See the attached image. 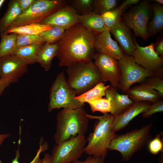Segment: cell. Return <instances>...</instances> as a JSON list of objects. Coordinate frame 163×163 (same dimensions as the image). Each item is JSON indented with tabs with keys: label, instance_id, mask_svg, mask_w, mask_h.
<instances>
[{
	"label": "cell",
	"instance_id": "obj_1",
	"mask_svg": "<svg viewBox=\"0 0 163 163\" xmlns=\"http://www.w3.org/2000/svg\"><path fill=\"white\" fill-rule=\"evenodd\" d=\"M95 36L80 23L66 30L58 42L56 56L59 66L68 67L77 63L92 61Z\"/></svg>",
	"mask_w": 163,
	"mask_h": 163
},
{
	"label": "cell",
	"instance_id": "obj_2",
	"mask_svg": "<svg viewBox=\"0 0 163 163\" xmlns=\"http://www.w3.org/2000/svg\"><path fill=\"white\" fill-rule=\"evenodd\" d=\"M83 107L63 108L56 116V127L54 136L58 145L79 135H84L87 131L90 120L85 116Z\"/></svg>",
	"mask_w": 163,
	"mask_h": 163
},
{
	"label": "cell",
	"instance_id": "obj_3",
	"mask_svg": "<svg viewBox=\"0 0 163 163\" xmlns=\"http://www.w3.org/2000/svg\"><path fill=\"white\" fill-rule=\"evenodd\" d=\"M85 116L89 119H96L98 121L94 132L90 135L84 152L89 156L105 158L112 141L118 136L111 127L115 117L108 113L97 116L86 113Z\"/></svg>",
	"mask_w": 163,
	"mask_h": 163
},
{
	"label": "cell",
	"instance_id": "obj_4",
	"mask_svg": "<svg viewBox=\"0 0 163 163\" xmlns=\"http://www.w3.org/2000/svg\"><path fill=\"white\" fill-rule=\"evenodd\" d=\"M152 124L151 123L139 129L118 135L112 141L109 150L118 151L123 161H129L135 153L142 149L152 140L150 131Z\"/></svg>",
	"mask_w": 163,
	"mask_h": 163
},
{
	"label": "cell",
	"instance_id": "obj_5",
	"mask_svg": "<svg viewBox=\"0 0 163 163\" xmlns=\"http://www.w3.org/2000/svg\"><path fill=\"white\" fill-rule=\"evenodd\" d=\"M67 82L76 95H79L102 82L101 73L93 61L77 63L67 67Z\"/></svg>",
	"mask_w": 163,
	"mask_h": 163
},
{
	"label": "cell",
	"instance_id": "obj_6",
	"mask_svg": "<svg viewBox=\"0 0 163 163\" xmlns=\"http://www.w3.org/2000/svg\"><path fill=\"white\" fill-rule=\"evenodd\" d=\"M76 96L68 85L63 70L58 74L50 88L48 111L61 108L74 109L83 107L84 104L76 99Z\"/></svg>",
	"mask_w": 163,
	"mask_h": 163
},
{
	"label": "cell",
	"instance_id": "obj_7",
	"mask_svg": "<svg viewBox=\"0 0 163 163\" xmlns=\"http://www.w3.org/2000/svg\"><path fill=\"white\" fill-rule=\"evenodd\" d=\"M67 4V0H36L27 10L17 17L5 32L13 27L40 24L46 18Z\"/></svg>",
	"mask_w": 163,
	"mask_h": 163
},
{
	"label": "cell",
	"instance_id": "obj_8",
	"mask_svg": "<svg viewBox=\"0 0 163 163\" xmlns=\"http://www.w3.org/2000/svg\"><path fill=\"white\" fill-rule=\"evenodd\" d=\"M152 11L151 1L142 0L129 11L122 14L121 19L129 28L133 30L136 37H139L147 41L149 37L147 28Z\"/></svg>",
	"mask_w": 163,
	"mask_h": 163
},
{
	"label": "cell",
	"instance_id": "obj_9",
	"mask_svg": "<svg viewBox=\"0 0 163 163\" xmlns=\"http://www.w3.org/2000/svg\"><path fill=\"white\" fill-rule=\"evenodd\" d=\"M120 75L117 88L127 93L132 85L141 84L151 76L142 67L137 64L132 56L124 54L117 60Z\"/></svg>",
	"mask_w": 163,
	"mask_h": 163
},
{
	"label": "cell",
	"instance_id": "obj_10",
	"mask_svg": "<svg viewBox=\"0 0 163 163\" xmlns=\"http://www.w3.org/2000/svg\"><path fill=\"white\" fill-rule=\"evenodd\" d=\"M86 140L84 135H79L53 148L51 163H69L78 160L84 152Z\"/></svg>",
	"mask_w": 163,
	"mask_h": 163
},
{
	"label": "cell",
	"instance_id": "obj_11",
	"mask_svg": "<svg viewBox=\"0 0 163 163\" xmlns=\"http://www.w3.org/2000/svg\"><path fill=\"white\" fill-rule=\"evenodd\" d=\"M136 48L132 53L133 57L136 63L143 68L152 76L163 78V59L155 52L153 43L143 47L134 39Z\"/></svg>",
	"mask_w": 163,
	"mask_h": 163
},
{
	"label": "cell",
	"instance_id": "obj_12",
	"mask_svg": "<svg viewBox=\"0 0 163 163\" xmlns=\"http://www.w3.org/2000/svg\"><path fill=\"white\" fill-rule=\"evenodd\" d=\"M28 64L17 56L11 54L0 58V78L11 83L18 82L27 72Z\"/></svg>",
	"mask_w": 163,
	"mask_h": 163
},
{
	"label": "cell",
	"instance_id": "obj_13",
	"mask_svg": "<svg viewBox=\"0 0 163 163\" xmlns=\"http://www.w3.org/2000/svg\"><path fill=\"white\" fill-rule=\"evenodd\" d=\"M93 59L101 73L102 82H109L111 86L117 88L120 78L118 61L108 55L97 52Z\"/></svg>",
	"mask_w": 163,
	"mask_h": 163
},
{
	"label": "cell",
	"instance_id": "obj_14",
	"mask_svg": "<svg viewBox=\"0 0 163 163\" xmlns=\"http://www.w3.org/2000/svg\"><path fill=\"white\" fill-rule=\"evenodd\" d=\"M78 14L67 4L46 18L40 24L66 30L80 23Z\"/></svg>",
	"mask_w": 163,
	"mask_h": 163
},
{
	"label": "cell",
	"instance_id": "obj_15",
	"mask_svg": "<svg viewBox=\"0 0 163 163\" xmlns=\"http://www.w3.org/2000/svg\"><path fill=\"white\" fill-rule=\"evenodd\" d=\"M151 102L139 101L134 103L121 113L115 117L111 125V129L114 133L124 128L134 117L146 112Z\"/></svg>",
	"mask_w": 163,
	"mask_h": 163
},
{
	"label": "cell",
	"instance_id": "obj_16",
	"mask_svg": "<svg viewBox=\"0 0 163 163\" xmlns=\"http://www.w3.org/2000/svg\"><path fill=\"white\" fill-rule=\"evenodd\" d=\"M94 47L97 52L108 55L117 60L124 54L117 42L112 38L109 30L96 35Z\"/></svg>",
	"mask_w": 163,
	"mask_h": 163
},
{
	"label": "cell",
	"instance_id": "obj_17",
	"mask_svg": "<svg viewBox=\"0 0 163 163\" xmlns=\"http://www.w3.org/2000/svg\"><path fill=\"white\" fill-rule=\"evenodd\" d=\"M124 54L131 56L136 48L130 29L121 19L117 25L109 30Z\"/></svg>",
	"mask_w": 163,
	"mask_h": 163
},
{
	"label": "cell",
	"instance_id": "obj_18",
	"mask_svg": "<svg viewBox=\"0 0 163 163\" xmlns=\"http://www.w3.org/2000/svg\"><path fill=\"white\" fill-rule=\"evenodd\" d=\"M126 93L134 102L143 101L153 103L162 98L156 91L143 83L130 88Z\"/></svg>",
	"mask_w": 163,
	"mask_h": 163
},
{
	"label": "cell",
	"instance_id": "obj_19",
	"mask_svg": "<svg viewBox=\"0 0 163 163\" xmlns=\"http://www.w3.org/2000/svg\"><path fill=\"white\" fill-rule=\"evenodd\" d=\"M105 96L113 102V108L110 113L114 117L122 113L134 103L127 94H120L117 88L111 86L106 90Z\"/></svg>",
	"mask_w": 163,
	"mask_h": 163
},
{
	"label": "cell",
	"instance_id": "obj_20",
	"mask_svg": "<svg viewBox=\"0 0 163 163\" xmlns=\"http://www.w3.org/2000/svg\"><path fill=\"white\" fill-rule=\"evenodd\" d=\"M59 48L58 42L53 44L44 43L38 51L37 62L47 72L51 68L52 60L56 56Z\"/></svg>",
	"mask_w": 163,
	"mask_h": 163
},
{
	"label": "cell",
	"instance_id": "obj_21",
	"mask_svg": "<svg viewBox=\"0 0 163 163\" xmlns=\"http://www.w3.org/2000/svg\"><path fill=\"white\" fill-rule=\"evenodd\" d=\"M80 23L95 35L109 30L104 24L101 15L91 11L78 15Z\"/></svg>",
	"mask_w": 163,
	"mask_h": 163
},
{
	"label": "cell",
	"instance_id": "obj_22",
	"mask_svg": "<svg viewBox=\"0 0 163 163\" xmlns=\"http://www.w3.org/2000/svg\"><path fill=\"white\" fill-rule=\"evenodd\" d=\"M151 5L154 15L148 26L147 33L149 37L155 35L163 29V6L156 2L151 4Z\"/></svg>",
	"mask_w": 163,
	"mask_h": 163
},
{
	"label": "cell",
	"instance_id": "obj_23",
	"mask_svg": "<svg viewBox=\"0 0 163 163\" xmlns=\"http://www.w3.org/2000/svg\"><path fill=\"white\" fill-rule=\"evenodd\" d=\"M22 12L17 0L10 1L6 12L0 19V34L4 33Z\"/></svg>",
	"mask_w": 163,
	"mask_h": 163
},
{
	"label": "cell",
	"instance_id": "obj_24",
	"mask_svg": "<svg viewBox=\"0 0 163 163\" xmlns=\"http://www.w3.org/2000/svg\"><path fill=\"white\" fill-rule=\"evenodd\" d=\"M44 43H37L18 48L14 50L12 54L22 59L28 65L34 64L37 62V53Z\"/></svg>",
	"mask_w": 163,
	"mask_h": 163
},
{
	"label": "cell",
	"instance_id": "obj_25",
	"mask_svg": "<svg viewBox=\"0 0 163 163\" xmlns=\"http://www.w3.org/2000/svg\"><path fill=\"white\" fill-rule=\"evenodd\" d=\"M52 28L51 27L41 24H31L10 28L2 34L14 33L18 34L39 35L42 32Z\"/></svg>",
	"mask_w": 163,
	"mask_h": 163
},
{
	"label": "cell",
	"instance_id": "obj_26",
	"mask_svg": "<svg viewBox=\"0 0 163 163\" xmlns=\"http://www.w3.org/2000/svg\"><path fill=\"white\" fill-rule=\"evenodd\" d=\"M110 85H105V83L101 82L92 88L80 95L76 96L75 98L81 103L91 101L102 98L105 96V91Z\"/></svg>",
	"mask_w": 163,
	"mask_h": 163
},
{
	"label": "cell",
	"instance_id": "obj_27",
	"mask_svg": "<svg viewBox=\"0 0 163 163\" xmlns=\"http://www.w3.org/2000/svg\"><path fill=\"white\" fill-rule=\"evenodd\" d=\"M17 34H0V58L12 54L15 50Z\"/></svg>",
	"mask_w": 163,
	"mask_h": 163
},
{
	"label": "cell",
	"instance_id": "obj_28",
	"mask_svg": "<svg viewBox=\"0 0 163 163\" xmlns=\"http://www.w3.org/2000/svg\"><path fill=\"white\" fill-rule=\"evenodd\" d=\"M92 111H99L103 113L110 112L113 105V102L110 99L107 98H101L88 102Z\"/></svg>",
	"mask_w": 163,
	"mask_h": 163
},
{
	"label": "cell",
	"instance_id": "obj_29",
	"mask_svg": "<svg viewBox=\"0 0 163 163\" xmlns=\"http://www.w3.org/2000/svg\"><path fill=\"white\" fill-rule=\"evenodd\" d=\"M65 30L60 27H53L51 29L42 32L39 35L45 43L53 44L58 42L61 39Z\"/></svg>",
	"mask_w": 163,
	"mask_h": 163
},
{
	"label": "cell",
	"instance_id": "obj_30",
	"mask_svg": "<svg viewBox=\"0 0 163 163\" xmlns=\"http://www.w3.org/2000/svg\"><path fill=\"white\" fill-rule=\"evenodd\" d=\"M118 1L117 0H94L92 11L101 15L116 8Z\"/></svg>",
	"mask_w": 163,
	"mask_h": 163
},
{
	"label": "cell",
	"instance_id": "obj_31",
	"mask_svg": "<svg viewBox=\"0 0 163 163\" xmlns=\"http://www.w3.org/2000/svg\"><path fill=\"white\" fill-rule=\"evenodd\" d=\"M122 14L118 8L106 12L101 16L106 27L109 30L115 27L121 19Z\"/></svg>",
	"mask_w": 163,
	"mask_h": 163
},
{
	"label": "cell",
	"instance_id": "obj_32",
	"mask_svg": "<svg viewBox=\"0 0 163 163\" xmlns=\"http://www.w3.org/2000/svg\"><path fill=\"white\" fill-rule=\"evenodd\" d=\"M94 0H67V4L73 8L79 15L92 11Z\"/></svg>",
	"mask_w": 163,
	"mask_h": 163
},
{
	"label": "cell",
	"instance_id": "obj_33",
	"mask_svg": "<svg viewBox=\"0 0 163 163\" xmlns=\"http://www.w3.org/2000/svg\"><path fill=\"white\" fill-rule=\"evenodd\" d=\"M37 43H45L40 35L17 34L15 49Z\"/></svg>",
	"mask_w": 163,
	"mask_h": 163
},
{
	"label": "cell",
	"instance_id": "obj_34",
	"mask_svg": "<svg viewBox=\"0 0 163 163\" xmlns=\"http://www.w3.org/2000/svg\"><path fill=\"white\" fill-rule=\"evenodd\" d=\"M141 83L144 84L156 91L161 97H163V79L156 76L146 78Z\"/></svg>",
	"mask_w": 163,
	"mask_h": 163
},
{
	"label": "cell",
	"instance_id": "obj_35",
	"mask_svg": "<svg viewBox=\"0 0 163 163\" xmlns=\"http://www.w3.org/2000/svg\"><path fill=\"white\" fill-rule=\"evenodd\" d=\"M48 145L46 142H45L43 144L40 143L39 149L37 151L36 155L29 163H42L43 159H40V155L41 153L45 152L48 149ZM20 157V154L18 148V149L16 151L15 157L12 160L11 163H20L19 161Z\"/></svg>",
	"mask_w": 163,
	"mask_h": 163
},
{
	"label": "cell",
	"instance_id": "obj_36",
	"mask_svg": "<svg viewBox=\"0 0 163 163\" xmlns=\"http://www.w3.org/2000/svg\"><path fill=\"white\" fill-rule=\"evenodd\" d=\"M160 134H157L155 137L151 140L149 143V149L153 154H157L160 151L163 152V139L160 138Z\"/></svg>",
	"mask_w": 163,
	"mask_h": 163
},
{
	"label": "cell",
	"instance_id": "obj_37",
	"mask_svg": "<svg viewBox=\"0 0 163 163\" xmlns=\"http://www.w3.org/2000/svg\"><path fill=\"white\" fill-rule=\"evenodd\" d=\"M163 111V101L161 99L151 104L148 110L143 113L142 116L144 118H148L155 113Z\"/></svg>",
	"mask_w": 163,
	"mask_h": 163
},
{
	"label": "cell",
	"instance_id": "obj_38",
	"mask_svg": "<svg viewBox=\"0 0 163 163\" xmlns=\"http://www.w3.org/2000/svg\"><path fill=\"white\" fill-rule=\"evenodd\" d=\"M139 0H124L118 7L123 13L128 8L133 5H136L140 2Z\"/></svg>",
	"mask_w": 163,
	"mask_h": 163
},
{
	"label": "cell",
	"instance_id": "obj_39",
	"mask_svg": "<svg viewBox=\"0 0 163 163\" xmlns=\"http://www.w3.org/2000/svg\"><path fill=\"white\" fill-rule=\"evenodd\" d=\"M36 0H17L18 5L22 11L27 10Z\"/></svg>",
	"mask_w": 163,
	"mask_h": 163
},
{
	"label": "cell",
	"instance_id": "obj_40",
	"mask_svg": "<svg viewBox=\"0 0 163 163\" xmlns=\"http://www.w3.org/2000/svg\"><path fill=\"white\" fill-rule=\"evenodd\" d=\"M154 50L155 53L161 58L163 57V39L161 38L154 44Z\"/></svg>",
	"mask_w": 163,
	"mask_h": 163
},
{
	"label": "cell",
	"instance_id": "obj_41",
	"mask_svg": "<svg viewBox=\"0 0 163 163\" xmlns=\"http://www.w3.org/2000/svg\"><path fill=\"white\" fill-rule=\"evenodd\" d=\"M83 163H105L104 158L101 157L89 156L83 161Z\"/></svg>",
	"mask_w": 163,
	"mask_h": 163
},
{
	"label": "cell",
	"instance_id": "obj_42",
	"mask_svg": "<svg viewBox=\"0 0 163 163\" xmlns=\"http://www.w3.org/2000/svg\"><path fill=\"white\" fill-rule=\"evenodd\" d=\"M11 84L8 80L0 78V96L2 94L5 89Z\"/></svg>",
	"mask_w": 163,
	"mask_h": 163
},
{
	"label": "cell",
	"instance_id": "obj_43",
	"mask_svg": "<svg viewBox=\"0 0 163 163\" xmlns=\"http://www.w3.org/2000/svg\"><path fill=\"white\" fill-rule=\"evenodd\" d=\"M42 163H51V158L49 154H45L43 158L42 159Z\"/></svg>",
	"mask_w": 163,
	"mask_h": 163
},
{
	"label": "cell",
	"instance_id": "obj_44",
	"mask_svg": "<svg viewBox=\"0 0 163 163\" xmlns=\"http://www.w3.org/2000/svg\"><path fill=\"white\" fill-rule=\"evenodd\" d=\"M10 135V134L8 133L0 134V147L2 144L4 142L5 140L6 139L8 138ZM0 163H2L0 160Z\"/></svg>",
	"mask_w": 163,
	"mask_h": 163
},
{
	"label": "cell",
	"instance_id": "obj_45",
	"mask_svg": "<svg viewBox=\"0 0 163 163\" xmlns=\"http://www.w3.org/2000/svg\"><path fill=\"white\" fill-rule=\"evenodd\" d=\"M159 163H163V152L160 155L158 159Z\"/></svg>",
	"mask_w": 163,
	"mask_h": 163
},
{
	"label": "cell",
	"instance_id": "obj_46",
	"mask_svg": "<svg viewBox=\"0 0 163 163\" xmlns=\"http://www.w3.org/2000/svg\"><path fill=\"white\" fill-rule=\"evenodd\" d=\"M151 1H155L156 2L161 5L163 4V0H152Z\"/></svg>",
	"mask_w": 163,
	"mask_h": 163
},
{
	"label": "cell",
	"instance_id": "obj_47",
	"mask_svg": "<svg viewBox=\"0 0 163 163\" xmlns=\"http://www.w3.org/2000/svg\"><path fill=\"white\" fill-rule=\"evenodd\" d=\"M5 2V0H0V9Z\"/></svg>",
	"mask_w": 163,
	"mask_h": 163
},
{
	"label": "cell",
	"instance_id": "obj_48",
	"mask_svg": "<svg viewBox=\"0 0 163 163\" xmlns=\"http://www.w3.org/2000/svg\"><path fill=\"white\" fill-rule=\"evenodd\" d=\"M69 163H83V161L78 160Z\"/></svg>",
	"mask_w": 163,
	"mask_h": 163
},
{
	"label": "cell",
	"instance_id": "obj_49",
	"mask_svg": "<svg viewBox=\"0 0 163 163\" xmlns=\"http://www.w3.org/2000/svg\"></svg>",
	"mask_w": 163,
	"mask_h": 163
}]
</instances>
